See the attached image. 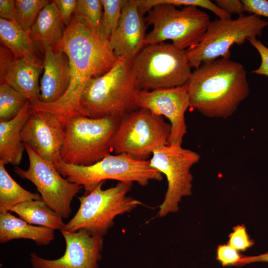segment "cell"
Returning a JSON list of instances; mask_svg holds the SVG:
<instances>
[{
    "instance_id": "1",
    "label": "cell",
    "mask_w": 268,
    "mask_h": 268,
    "mask_svg": "<svg viewBox=\"0 0 268 268\" xmlns=\"http://www.w3.org/2000/svg\"><path fill=\"white\" fill-rule=\"evenodd\" d=\"M52 48L55 51L64 52L68 58L70 68L68 88L56 102L49 104L39 101L31 102V108L54 114L65 127L73 117L87 116L80 104L85 86L91 79L107 73L118 59L109 40L102 35H95L74 16L66 27L61 40Z\"/></svg>"
},
{
    "instance_id": "2",
    "label": "cell",
    "mask_w": 268,
    "mask_h": 268,
    "mask_svg": "<svg viewBox=\"0 0 268 268\" xmlns=\"http://www.w3.org/2000/svg\"><path fill=\"white\" fill-rule=\"evenodd\" d=\"M186 85L190 107L210 118L229 117L250 93L244 66L229 58L202 63Z\"/></svg>"
},
{
    "instance_id": "3",
    "label": "cell",
    "mask_w": 268,
    "mask_h": 268,
    "mask_svg": "<svg viewBox=\"0 0 268 268\" xmlns=\"http://www.w3.org/2000/svg\"><path fill=\"white\" fill-rule=\"evenodd\" d=\"M140 90L132 62L118 59L107 73L87 82L80 104L90 118L121 119L139 108L135 97Z\"/></svg>"
},
{
    "instance_id": "4",
    "label": "cell",
    "mask_w": 268,
    "mask_h": 268,
    "mask_svg": "<svg viewBox=\"0 0 268 268\" xmlns=\"http://www.w3.org/2000/svg\"><path fill=\"white\" fill-rule=\"evenodd\" d=\"M100 183L88 194L78 197L79 207L63 230L85 231L92 235L103 237L113 225L119 215L129 212L142 202L127 196L133 183L119 182L114 186L103 190Z\"/></svg>"
},
{
    "instance_id": "5",
    "label": "cell",
    "mask_w": 268,
    "mask_h": 268,
    "mask_svg": "<svg viewBox=\"0 0 268 268\" xmlns=\"http://www.w3.org/2000/svg\"><path fill=\"white\" fill-rule=\"evenodd\" d=\"M176 7L159 3L146 12V26L152 29L146 35L144 46L170 40L176 47L186 50L201 41L211 21L209 15L195 6Z\"/></svg>"
},
{
    "instance_id": "6",
    "label": "cell",
    "mask_w": 268,
    "mask_h": 268,
    "mask_svg": "<svg viewBox=\"0 0 268 268\" xmlns=\"http://www.w3.org/2000/svg\"><path fill=\"white\" fill-rule=\"evenodd\" d=\"M54 166L68 181L82 186L85 195L108 179L129 183L135 182L142 186H146L150 180L163 179L162 174L151 167L149 161L137 160L124 153L110 154L89 166L67 164L62 161Z\"/></svg>"
},
{
    "instance_id": "7",
    "label": "cell",
    "mask_w": 268,
    "mask_h": 268,
    "mask_svg": "<svg viewBox=\"0 0 268 268\" xmlns=\"http://www.w3.org/2000/svg\"><path fill=\"white\" fill-rule=\"evenodd\" d=\"M120 119L92 118L78 116L65 126V138L61 161L67 164L89 166L110 154L111 143Z\"/></svg>"
},
{
    "instance_id": "8",
    "label": "cell",
    "mask_w": 268,
    "mask_h": 268,
    "mask_svg": "<svg viewBox=\"0 0 268 268\" xmlns=\"http://www.w3.org/2000/svg\"><path fill=\"white\" fill-rule=\"evenodd\" d=\"M132 66L140 90L185 85L192 73L186 50L165 42L144 46Z\"/></svg>"
},
{
    "instance_id": "9",
    "label": "cell",
    "mask_w": 268,
    "mask_h": 268,
    "mask_svg": "<svg viewBox=\"0 0 268 268\" xmlns=\"http://www.w3.org/2000/svg\"><path fill=\"white\" fill-rule=\"evenodd\" d=\"M170 124L162 116L138 108L120 120L111 140L116 154H127L139 160H147L156 149L168 144Z\"/></svg>"
},
{
    "instance_id": "10",
    "label": "cell",
    "mask_w": 268,
    "mask_h": 268,
    "mask_svg": "<svg viewBox=\"0 0 268 268\" xmlns=\"http://www.w3.org/2000/svg\"><path fill=\"white\" fill-rule=\"evenodd\" d=\"M268 25V21L254 14L210 21L201 41L186 50L191 67L196 69L206 62L221 57L230 58L233 45L241 46L248 38L260 36Z\"/></svg>"
},
{
    "instance_id": "11",
    "label": "cell",
    "mask_w": 268,
    "mask_h": 268,
    "mask_svg": "<svg viewBox=\"0 0 268 268\" xmlns=\"http://www.w3.org/2000/svg\"><path fill=\"white\" fill-rule=\"evenodd\" d=\"M150 165L164 174L168 188L164 200L159 206V217L179 210V203L183 197L192 194L193 175L192 167L200 159V154L184 148L182 145L168 144L152 153Z\"/></svg>"
},
{
    "instance_id": "12",
    "label": "cell",
    "mask_w": 268,
    "mask_h": 268,
    "mask_svg": "<svg viewBox=\"0 0 268 268\" xmlns=\"http://www.w3.org/2000/svg\"><path fill=\"white\" fill-rule=\"evenodd\" d=\"M25 145L29 159V167L24 170L15 166L14 172L22 179L31 182L36 187L41 200L63 219L70 216L71 203L83 187L68 181L49 162Z\"/></svg>"
},
{
    "instance_id": "13",
    "label": "cell",
    "mask_w": 268,
    "mask_h": 268,
    "mask_svg": "<svg viewBox=\"0 0 268 268\" xmlns=\"http://www.w3.org/2000/svg\"><path fill=\"white\" fill-rule=\"evenodd\" d=\"M139 108L146 109L156 115L165 116L170 122L169 144L182 145L187 133L185 114L190 107L187 85L158 89L140 90L135 97Z\"/></svg>"
},
{
    "instance_id": "14",
    "label": "cell",
    "mask_w": 268,
    "mask_h": 268,
    "mask_svg": "<svg viewBox=\"0 0 268 268\" xmlns=\"http://www.w3.org/2000/svg\"><path fill=\"white\" fill-rule=\"evenodd\" d=\"M60 231L66 244L63 256L48 260L32 252L30 260L33 268H99L104 244L102 236L92 235L82 230Z\"/></svg>"
},
{
    "instance_id": "15",
    "label": "cell",
    "mask_w": 268,
    "mask_h": 268,
    "mask_svg": "<svg viewBox=\"0 0 268 268\" xmlns=\"http://www.w3.org/2000/svg\"><path fill=\"white\" fill-rule=\"evenodd\" d=\"M21 140L44 160L59 162L65 127L54 114L31 110L21 133Z\"/></svg>"
},
{
    "instance_id": "16",
    "label": "cell",
    "mask_w": 268,
    "mask_h": 268,
    "mask_svg": "<svg viewBox=\"0 0 268 268\" xmlns=\"http://www.w3.org/2000/svg\"><path fill=\"white\" fill-rule=\"evenodd\" d=\"M146 28L136 0H126L119 24L109 39L118 59L133 61L144 46Z\"/></svg>"
},
{
    "instance_id": "17",
    "label": "cell",
    "mask_w": 268,
    "mask_h": 268,
    "mask_svg": "<svg viewBox=\"0 0 268 268\" xmlns=\"http://www.w3.org/2000/svg\"><path fill=\"white\" fill-rule=\"evenodd\" d=\"M44 72L40 85V101L49 104L56 102L67 91L70 81L68 58L63 52L54 51L48 45H42Z\"/></svg>"
},
{
    "instance_id": "18",
    "label": "cell",
    "mask_w": 268,
    "mask_h": 268,
    "mask_svg": "<svg viewBox=\"0 0 268 268\" xmlns=\"http://www.w3.org/2000/svg\"><path fill=\"white\" fill-rule=\"evenodd\" d=\"M32 110L28 101L13 119L0 122V162L18 166L22 158L25 145L21 138L22 128Z\"/></svg>"
},
{
    "instance_id": "19",
    "label": "cell",
    "mask_w": 268,
    "mask_h": 268,
    "mask_svg": "<svg viewBox=\"0 0 268 268\" xmlns=\"http://www.w3.org/2000/svg\"><path fill=\"white\" fill-rule=\"evenodd\" d=\"M42 69L22 59H15L0 77V84H8L30 102L40 101L39 78Z\"/></svg>"
},
{
    "instance_id": "20",
    "label": "cell",
    "mask_w": 268,
    "mask_h": 268,
    "mask_svg": "<svg viewBox=\"0 0 268 268\" xmlns=\"http://www.w3.org/2000/svg\"><path fill=\"white\" fill-rule=\"evenodd\" d=\"M0 40L2 45L13 53L15 59H22L33 66L43 68V61L34 42L29 34L15 21L0 18Z\"/></svg>"
},
{
    "instance_id": "21",
    "label": "cell",
    "mask_w": 268,
    "mask_h": 268,
    "mask_svg": "<svg viewBox=\"0 0 268 268\" xmlns=\"http://www.w3.org/2000/svg\"><path fill=\"white\" fill-rule=\"evenodd\" d=\"M54 229L34 226L9 212L0 213V243L13 239H25L34 241L37 245H47L55 239Z\"/></svg>"
},
{
    "instance_id": "22",
    "label": "cell",
    "mask_w": 268,
    "mask_h": 268,
    "mask_svg": "<svg viewBox=\"0 0 268 268\" xmlns=\"http://www.w3.org/2000/svg\"><path fill=\"white\" fill-rule=\"evenodd\" d=\"M59 10L53 0L39 13L29 35L34 43L54 47L62 39L65 29Z\"/></svg>"
},
{
    "instance_id": "23",
    "label": "cell",
    "mask_w": 268,
    "mask_h": 268,
    "mask_svg": "<svg viewBox=\"0 0 268 268\" xmlns=\"http://www.w3.org/2000/svg\"><path fill=\"white\" fill-rule=\"evenodd\" d=\"M10 211L30 224L60 230L64 229L66 225L63 218L41 199L21 202Z\"/></svg>"
},
{
    "instance_id": "24",
    "label": "cell",
    "mask_w": 268,
    "mask_h": 268,
    "mask_svg": "<svg viewBox=\"0 0 268 268\" xmlns=\"http://www.w3.org/2000/svg\"><path fill=\"white\" fill-rule=\"evenodd\" d=\"M41 199L40 194L20 186L8 174L5 165L0 162V213L8 212L21 202Z\"/></svg>"
},
{
    "instance_id": "25",
    "label": "cell",
    "mask_w": 268,
    "mask_h": 268,
    "mask_svg": "<svg viewBox=\"0 0 268 268\" xmlns=\"http://www.w3.org/2000/svg\"><path fill=\"white\" fill-rule=\"evenodd\" d=\"M102 14L101 0H78L73 16L95 35H100Z\"/></svg>"
},
{
    "instance_id": "26",
    "label": "cell",
    "mask_w": 268,
    "mask_h": 268,
    "mask_svg": "<svg viewBox=\"0 0 268 268\" xmlns=\"http://www.w3.org/2000/svg\"><path fill=\"white\" fill-rule=\"evenodd\" d=\"M22 94L3 83L0 85V122L14 118L28 101Z\"/></svg>"
},
{
    "instance_id": "27",
    "label": "cell",
    "mask_w": 268,
    "mask_h": 268,
    "mask_svg": "<svg viewBox=\"0 0 268 268\" xmlns=\"http://www.w3.org/2000/svg\"><path fill=\"white\" fill-rule=\"evenodd\" d=\"M50 1L48 0H16L15 21L29 34L39 13Z\"/></svg>"
},
{
    "instance_id": "28",
    "label": "cell",
    "mask_w": 268,
    "mask_h": 268,
    "mask_svg": "<svg viewBox=\"0 0 268 268\" xmlns=\"http://www.w3.org/2000/svg\"><path fill=\"white\" fill-rule=\"evenodd\" d=\"M103 14L101 34L109 40L117 27L126 0H101Z\"/></svg>"
},
{
    "instance_id": "29",
    "label": "cell",
    "mask_w": 268,
    "mask_h": 268,
    "mask_svg": "<svg viewBox=\"0 0 268 268\" xmlns=\"http://www.w3.org/2000/svg\"><path fill=\"white\" fill-rule=\"evenodd\" d=\"M155 3L171 4L176 6H195L208 9L219 19L231 18V15L228 14L220 8L215 3L209 0H155Z\"/></svg>"
},
{
    "instance_id": "30",
    "label": "cell",
    "mask_w": 268,
    "mask_h": 268,
    "mask_svg": "<svg viewBox=\"0 0 268 268\" xmlns=\"http://www.w3.org/2000/svg\"><path fill=\"white\" fill-rule=\"evenodd\" d=\"M228 238L227 244L239 252H244L254 244V241L250 238L244 224L234 227Z\"/></svg>"
},
{
    "instance_id": "31",
    "label": "cell",
    "mask_w": 268,
    "mask_h": 268,
    "mask_svg": "<svg viewBox=\"0 0 268 268\" xmlns=\"http://www.w3.org/2000/svg\"><path fill=\"white\" fill-rule=\"evenodd\" d=\"M242 257L239 251L227 243L219 245L217 247L216 259L223 267L228 266L237 267Z\"/></svg>"
},
{
    "instance_id": "32",
    "label": "cell",
    "mask_w": 268,
    "mask_h": 268,
    "mask_svg": "<svg viewBox=\"0 0 268 268\" xmlns=\"http://www.w3.org/2000/svg\"><path fill=\"white\" fill-rule=\"evenodd\" d=\"M247 40L257 50L261 58L260 67L252 72L268 76V48L256 38H248Z\"/></svg>"
},
{
    "instance_id": "33",
    "label": "cell",
    "mask_w": 268,
    "mask_h": 268,
    "mask_svg": "<svg viewBox=\"0 0 268 268\" xmlns=\"http://www.w3.org/2000/svg\"><path fill=\"white\" fill-rule=\"evenodd\" d=\"M61 15L63 23L67 26L74 13L78 0H54Z\"/></svg>"
},
{
    "instance_id": "34",
    "label": "cell",
    "mask_w": 268,
    "mask_h": 268,
    "mask_svg": "<svg viewBox=\"0 0 268 268\" xmlns=\"http://www.w3.org/2000/svg\"><path fill=\"white\" fill-rule=\"evenodd\" d=\"M245 11L258 16L268 17V0H242Z\"/></svg>"
},
{
    "instance_id": "35",
    "label": "cell",
    "mask_w": 268,
    "mask_h": 268,
    "mask_svg": "<svg viewBox=\"0 0 268 268\" xmlns=\"http://www.w3.org/2000/svg\"><path fill=\"white\" fill-rule=\"evenodd\" d=\"M214 1L220 8L231 15L236 14L240 16L246 12L244 5L241 0H216Z\"/></svg>"
},
{
    "instance_id": "36",
    "label": "cell",
    "mask_w": 268,
    "mask_h": 268,
    "mask_svg": "<svg viewBox=\"0 0 268 268\" xmlns=\"http://www.w3.org/2000/svg\"><path fill=\"white\" fill-rule=\"evenodd\" d=\"M15 0H0V18L10 21L15 19Z\"/></svg>"
},
{
    "instance_id": "37",
    "label": "cell",
    "mask_w": 268,
    "mask_h": 268,
    "mask_svg": "<svg viewBox=\"0 0 268 268\" xmlns=\"http://www.w3.org/2000/svg\"><path fill=\"white\" fill-rule=\"evenodd\" d=\"M15 59L13 53L4 46L0 47V77H1L8 65Z\"/></svg>"
},
{
    "instance_id": "38",
    "label": "cell",
    "mask_w": 268,
    "mask_h": 268,
    "mask_svg": "<svg viewBox=\"0 0 268 268\" xmlns=\"http://www.w3.org/2000/svg\"><path fill=\"white\" fill-rule=\"evenodd\" d=\"M268 263V252L254 256H243L237 267L257 263Z\"/></svg>"
}]
</instances>
